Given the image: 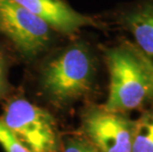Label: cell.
<instances>
[{
	"label": "cell",
	"instance_id": "cell-2",
	"mask_svg": "<svg viewBox=\"0 0 153 152\" xmlns=\"http://www.w3.org/2000/svg\"><path fill=\"white\" fill-rule=\"evenodd\" d=\"M106 59L110 89L104 108L123 113L139 107L148 96V83L134 46L111 48Z\"/></svg>",
	"mask_w": 153,
	"mask_h": 152
},
{
	"label": "cell",
	"instance_id": "cell-9",
	"mask_svg": "<svg viewBox=\"0 0 153 152\" xmlns=\"http://www.w3.org/2000/svg\"><path fill=\"white\" fill-rule=\"evenodd\" d=\"M0 145L5 152H29L0 119Z\"/></svg>",
	"mask_w": 153,
	"mask_h": 152
},
{
	"label": "cell",
	"instance_id": "cell-4",
	"mask_svg": "<svg viewBox=\"0 0 153 152\" xmlns=\"http://www.w3.org/2000/svg\"><path fill=\"white\" fill-rule=\"evenodd\" d=\"M51 29L15 0H0V33L25 59H33L48 47Z\"/></svg>",
	"mask_w": 153,
	"mask_h": 152
},
{
	"label": "cell",
	"instance_id": "cell-10",
	"mask_svg": "<svg viewBox=\"0 0 153 152\" xmlns=\"http://www.w3.org/2000/svg\"><path fill=\"white\" fill-rule=\"evenodd\" d=\"M62 152H100L85 136L68 137L63 143Z\"/></svg>",
	"mask_w": 153,
	"mask_h": 152
},
{
	"label": "cell",
	"instance_id": "cell-8",
	"mask_svg": "<svg viewBox=\"0 0 153 152\" xmlns=\"http://www.w3.org/2000/svg\"><path fill=\"white\" fill-rule=\"evenodd\" d=\"M131 152H153V113L142 115L133 124Z\"/></svg>",
	"mask_w": 153,
	"mask_h": 152
},
{
	"label": "cell",
	"instance_id": "cell-7",
	"mask_svg": "<svg viewBox=\"0 0 153 152\" xmlns=\"http://www.w3.org/2000/svg\"><path fill=\"white\" fill-rule=\"evenodd\" d=\"M123 24L134 37L139 50L153 57V0L126 13Z\"/></svg>",
	"mask_w": 153,
	"mask_h": 152
},
{
	"label": "cell",
	"instance_id": "cell-11",
	"mask_svg": "<svg viewBox=\"0 0 153 152\" xmlns=\"http://www.w3.org/2000/svg\"><path fill=\"white\" fill-rule=\"evenodd\" d=\"M9 61L4 51L0 50V101L8 93L10 85L8 80Z\"/></svg>",
	"mask_w": 153,
	"mask_h": 152
},
{
	"label": "cell",
	"instance_id": "cell-1",
	"mask_svg": "<svg viewBox=\"0 0 153 152\" xmlns=\"http://www.w3.org/2000/svg\"><path fill=\"white\" fill-rule=\"evenodd\" d=\"M95 76L93 56L86 44L67 47L44 64L40 85L48 100L62 108L85 96Z\"/></svg>",
	"mask_w": 153,
	"mask_h": 152
},
{
	"label": "cell",
	"instance_id": "cell-3",
	"mask_svg": "<svg viewBox=\"0 0 153 152\" xmlns=\"http://www.w3.org/2000/svg\"><path fill=\"white\" fill-rule=\"evenodd\" d=\"M0 119L29 152H60L56 122L45 109L24 98H15Z\"/></svg>",
	"mask_w": 153,
	"mask_h": 152
},
{
	"label": "cell",
	"instance_id": "cell-6",
	"mask_svg": "<svg viewBox=\"0 0 153 152\" xmlns=\"http://www.w3.org/2000/svg\"><path fill=\"white\" fill-rule=\"evenodd\" d=\"M44 21L51 30L72 34L83 27L96 26L92 18L80 14L63 0H15Z\"/></svg>",
	"mask_w": 153,
	"mask_h": 152
},
{
	"label": "cell",
	"instance_id": "cell-5",
	"mask_svg": "<svg viewBox=\"0 0 153 152\" xmlns=\"http://www.w3.org/2000/svg\"><path fill=\"white\" fill-rule=\"evenodd\" d=\"M133 124L123 113L92 107L82 116L85 137L100 152H131Z\"/></svg>",
	"mask_w": 153,
	"mask_h": 152
},
{
	"label": "cell",
	"instance_id": "cell-12",
	"mask_svg": "<svg viewBox=\"0 0 153 152\" xmlns=\"http://www.w3.org/2000/svg\"><path fill=\"white\" fill-rule=\"evenodd\" d=\"M135 50L138 54L139 59H140L143 68H144V71L146 73V77H147V83H148L147 98H151L153 100V57L144 54L138 47H135Z\"/></svg>",
	"mask_w": 153,
	"mask_h": 152
}]
</instances>
